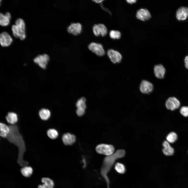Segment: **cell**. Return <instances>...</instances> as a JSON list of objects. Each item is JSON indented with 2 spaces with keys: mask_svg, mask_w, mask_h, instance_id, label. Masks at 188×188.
I'll return each mask as SVG.
<instances>
[{
  "mask_svg": "<svg viewBox=\"0 0 188 188\" xmlns=\"http://www.w3.org/2000/svg\"><path fill=\"white\" fill-rule=\"evenodd\" d=\"M10 131L6 138L10 143L17 146L19 149V154L17 162L21 166L24 167L28 162L23 159V156L26 151V146L22 136L20 133L18 126L16 125H9Z\"/></svg>",
  "mask_w": 188,
  "mask_h": 188,
  "instance_id": "6da1fadb",
  "label": "cell"
},
{
  "mask_svg": "<svg viewBox=\"0 0 188 188\" xmlns=\"http://www.w3.org/2000/svg\"><path fill=\"white\" fill-rule=\"evenodd\" d=\"M125 152L123 149L118 150L112 154L107 156L104 159L103 172L104 175L107 179L108 188L109 187V181L106 177V173L110 170L115 161L118 159L123 157L125 155Z\"/></svg>",
  "mask_w": 188,
  "mask_h": 188,
  "instance_id": "7a4b0ae2",
  "label": "cell"
},
{
  "mask_svg": "<svg viewBox=\"0 0 188 188\" xmlns=\"http://www.w3.org/2000/svg\"><path fill=\"white\" fill-rule=\"evenodd\" d=\"M96 150L98 154L108 156L113 153L115 148L112 145L102 144L97 145L96 147Z\"/></svg>",
  "mask_w": 188,
  "mask_h": 188,
  "instance_id": "3957f363",
  "label": "cell"
},
{
  "mask_svg": "<svg viewBox=\"0 0 188 188\" xmlns=\"http://www.w3.org/2000/svg\"><path fill=\"white\" fill-rule=\"evenodd\" d=\"M49 60V56L46 54H44L38 55L34 58L33 60L34 62L38 64L40 67L45 69Z\"/></svg>",
  "mask_w": 188,
  "mask_h": 188,
  "instance_id": "277c9868",
  "label": "cell"
},
{
  "mask_svg": "<svg viewBox=\"0 0 188 188\" xmlns=\"http://www.w3.org/2000/svg\"><path fill=\"white\" fill-rule=\"evenodd\" d=\"M107 54L113 63H119L121 62L122 56L118 51L113 49H110L108 50Z\"/></svg>",
  "mask_w": 188,
  "mask_h": 188,
  "instance_id": "5b68a950",
  "label": "cell"
},
{
  "mask_svg": "<svg viewBox=\"0 0 188 188\" xmlns=\"http://www.w3.org/2000/svg\"><path fill=\"white\" fill-rule=\"evenodd\" d=\"M165 105L168 109L173 110L179 107L180 103L176 98L174 97H171L167 99Z\"/></svg>",
  "mask_w": 188,
  "mask_h": 188,
  "instance_id": "8992f818",
  "label": "cell"
},
{
  "mask_svg": "<svg viewBox=\"0 0 188 188\" xmlns=\"http://www.w3.org/2000/svg\"><path fill=\"white\" fill-rule=\"evenodd\" d=\"M139 88L141 92L142 93L148 94L152 92L154 87L152 84L150 82L143 80L140 83Z\"/></svg>",
  "mask_w": 188,
  "mask_h": 188,
  "instance_id": "52a82bcc",
  "label": "cell"
},
{
  "mask_svg": "<svg viewBox=\"0 0 188 188\" xmlns=\"http://www.w3.org/2000/svg\"><path fill=\"white\" fill-rule=\"evenodd\" d=\"M67 32L74 36H77L81 33L82 31V26L79 23H73L67 28Z\"/></svg>",
  "mask_w": 188,
  "mask_h": 188,
  "instance_id": "ba28073f",
  "label": "cell"
},
{
  "mask_svg": "<svg viewBox=\"0 0 188 188\" xmlns=\"http://www.w3.org/2000/svg\"><path fill=\"white\" fill-rule=\"evenodd\" d=\"M15 24L19 31V38L21 40L24 39L26 37L25 24L24 21L21 18H18L16 20Z\"/></svg>",
  "mask_w": 188,
  "mask_h": 188,
  "instance_id": "9c48e42d",
  "label": "cell"
},
{
  "mask_svg": "<svg viewBox=\"0 0 188 188\" xmlns=\"http://www.w3.org/2000/svg\"><path fill=\"white\" fill-rule=\"evenodd\" d=\"M151 15L146 9L142 8L138 10L136 13L137 18L143 21L149 20L151 17Z\"/></svg>",
  "mask_w": 188,
  "mask_h": 188,
  "instance_id": "30bf717a",
  "label": "cell"
},
{
  "mask_svg": "<svg viewBox=\"0 0 188 188\" xmlns=\"http://www.w3.org/2000/svg\"><path fill=\"white\" fill-rule=\"evenodd\" d=\"M13 41V39L10 35L7 32H3L0 34V43L3 46L9 45Z\"/></svg>",
  "mask_w": 188,
  "mask_h": 188,
  "instance_id": "8fae6325",
  "label": "cell"
},
{
  "mask_svg": "<svg viewBox=\"0 0 188 188\" xmlns=\"http://www.w3.org/2000/svg\"><path fill=\"white\" fill-rule=\"evenodd\" d=\"M62 140L64 144L67 145L73 144L76 140V137L74 134L69 133L64 134L62 137Z\"/></svg>",
  "mask_w": 188,
  "mask_h": 188,
  "instance_id": "7c38bea8",
  "label": "cell"
},
{
  "mask_svg": "<svg viewBox=\"0 0 188 188\" xmlns=\"http://www.w3.org/2000/svg\"><path fill=\"white\" fill-rule=\"evenodd\" d=\"M166 70L164 66L161 64L155 66L154 72L156 77L159 79H163L164 78Z\"/></svg>",
  "mask_w": 188,
  "mask_h": 188,
  "instance_id": "4fadbf2b",
  "label": "cell"
},
{
  "mask_svg": "<svg viewBox=\"0 0 188 188\" xmlns=\"http://www.w3.org/2000/svg\"><path fill=\"white\" fill-rule=\"evenodd\" d=\"M176 17L179 20H184L188 17V8L186 7H181L176 13Z\"/></svg>",
  "mask_w": 188,
  "mask_h": 188,
  "instance_id": "5bb4252c",
  "label": "cell"
},
{
  "mask_svg": "<svg viewBox=\"0 0 188 188\" xmlns=\"http://www.w3.org/2000/svg\"><path fill=\"white\" fill-rule=\"evenodd\" d=\"M163 148L162 151L164 155L167 156L173 155L174 152V150L170 145L169 143L167 141H164L163 143Z\"/></svg>",
  "mask_w": 188,
  "mask_h": 188,
  "instance_id": "9a60e30c",
  "label": "cell"
},
{
  "mask_svg": "<svg viewBox=\"0 0 188 188\" xmlns=\"http://www.w3.org/2000/svg\"><path fill=\"white\" fill-rule=\"evenodd\" d=\"M6 119L8 123L13 125L17 123L18 120L17 114L13 112H8L6 116Z\"/></svg>",
  "mask_w": 188,
  "mask_h": 188,
  "instance_id": "2e32d148",
  "label": "cell"
},
{
  "mask_svg": "<svg viewBox=\"0 0 188 188\" xmlns=\"http://www.w3.org/2000/svg\"><path fill=\"white\" fill-rule=\"evenodd\" d=\"M0 135L4 138H6L9 133L10 128L8 125L2 122L0 124Z\"/></svg>",
  "mask_w": 188,
  "mask_h": 188,
  "instance_id": "e0dca14e",
  "label": "cell"
},
{
  "mask_svg": "<svg viewBox=\"0 0 188 188\" xmlns=\"http://www.w3.org/2000/svg\"><path fill=\"white\" fill-rule=\"evenodd\" d=\"M39 116L40 118L43 120H46L50 116L51 113L48 109L43 108L40 109L39 113Z\"/></svg>",
  "mask_w": 188,
  "mask_h": 188,
  "instance_id": "ac0fdd59",
  "label": "cell"
},
{
  "mask_svg": "<svg viewBox=\"0 0 188 188\" xmlns=\"http://www.w3.org/2000/svg\"><path fill=\"white\" fill-rule=\"evenodd\" d=\"M41 180L43 183L42 185L44 188H53L54 183L51 179L48 178H43Z\"/></svg>",
  "mask_w": 188,
  "mask_h": 188,
  "instance_id": "d6986e66",
  "label": "cell"
},
{
  "mask_svg": "<svg viewBox=\"0 0 188 188\" xmlns=\"http://www.w3.org/2000/svg\"><path fill=\"white\" fill-rule=\"evenodd\" d=\"M21 172L24 177H28L30 176L33 172V169L30 166H25L23 167L21 170Z\"/></svg>",
  "mask_w": 188,
  "mask_h": 188,
  "instance_id": "ffe728a7",
  "label": "cell"
},
{
  "mask_svg": "<svg viewBox=\"0 0 188 188\" xmlns=\"http://www.w3.org/2000/svg\"><path fill=\"white\" fill-rule=\"evenodd\" d=\"M115 169L118 173L123 174L126 171V168L125 165L122 163L118 162L115 164Z\"/></svg>",
  "mask_w": 188,
  "mask_h": 188,
  "instance_id": "44dd1931",
  "label": "cell"
},
{
  "mask_svg": "<svg viewBox=\"0 0 188 188\" xmlns=\"http://www.w3.org/2000/svg\"><path fill=\"white\" fill-rule=\"evenodd\" d=\"M48 136L52 139L56 138L58 136V131L54 129H50L48 130L47 132Z\"/></svg>",
  "mask_w": 188,
  "mask_h": 188,
  "instance_id": "7402d4cb",
  "label": "cell"
},
{
  "mask_svg": "<svg viewBox=\"0 0 188 188\" xmlns=\"http://www.w3.org/2000/svg\"><path fill=\"white\" fill-rule=\"evenodd\" d=\"M177 135L175 132H171L169 133L166 137L167 141L169 143H173L177 140Z\"/></svg>",
  "mask_w": 188,
  "mask_h": 188,
  "instance_id": "603a6c76",
  "label": "cell"
},
{
  "mask_svg": "<svg viewBox=\"0 0 188 188\" xmlns=\"http://www.w3.org/2000/svg\"><path fill=\"white\" fill-rule=\"evenodd\" d=\"M10 22V19L5 15L1 13L0 14V24L1 25L5 26L8 25Z\"/></svg>",
  "mask_w": 188,
  "mask_h": 188,
  "instance_id": "cb8c5ba5",
  "label": "cell"
},
{
  "mask_svg": "<svg viewBox=\"0 0 188 188\" xmlns=\"http://www.w3.org/2000/svg\"><path fill=\"white\" fill-rule=\"evenodd\" d=\"M85 101L86 99L84 97L78 100L76 104L77 108L85 110L86 108Z\"/></svg>",
  "mask_w": 188,
  "mask_h": 188,
  "instance_id": "d4e9b609",
  "label": "cell"
},
{
  "mask_svg": "<svg viewBox=\"0 0 188 188\" xmlns=\"http://www.w3.org/2000/svg\"><path fill=\"white\" fill-rule=\"evenodd\" d=\"M110 37L112 39H119L121 37V33L119 31L111 30L110 31L109 33Z\"/></svg>",
  "mask_w": 188,
  "mask_h": 188,
  "instance_id": "484cf974",
  "label": "cell"
},
{
  "mask_svg": "<svg viewBox=\"0 0 188 188\" xmlns=\"http://www.w3.org/2000/svg\"><path fill=\"white\" fill-rule=\"evenodd\" d=\"M100 34L102 37L105 36L107 33V30L105 26L103 24H97Z\"/></svg>",
  "mask_w": 188,
  "mask_h": 188,
  "instance_id": "4316f807",
  "label": "cell"
},
{
  "mask_svg": "<svg viewBox=\"0 0 188 188\" xmlns=\"http://www.w3.org/2000/svg\"><path fill=\"white\" fill-rule=\"evenodd\" d=\"M98 44V49L95 53L98 56H102L105 54V51L102 45L100 43Z\"/></svg>",
  "mask_w": 188,
  "mask_h": 188,
  "instance_id": "83f0119b",
  "label": "cell"
},
{
  "mask_svg": "<svg viewBox=\"0 0 188 188\" xmlns=\"http://www.w3.org/2000/svg\"><path fill=\"white\" fill-rule=\"evenodd\" d=\"M98 47V43L92 42L90 43L88 46L89 49L93 52L95 53Z\"/></svg>",
  "mask_w": 188,
  "mask_h": 188,
  "instance_id": "f1b7e54d",
  "label": "cell"
},
{
  "mask_svg": "<svg viewBox=\"0 0 188 188\" xmlns=\"http://www.w3.org/2000/svg\"><path fill=\"white\" fill-rule=\"evenodd\" d=\"M11 30L14 36L16 38L19 37V31L16 25H13L12 26Z\"/></svg>",
  "mask_w": 188,
  "mask_h": 188,
  "instance_id": "f546056e",
  "label": "cell"
},
{
  "mask_svg": "<svg viewBox=\"0 0 188 188\" xmlns=\"http://www.w3.org/2000/svg\"><path fill=\"white\" fill-rule=\"evenodd\" d=\"M180 112L185 117L188 116V106H183L180 109Z\"/></svg>",
  "mask_w": 188,
  "mask_h": 188,
  "instance_id": "4dcf8cb0",
  "label": "cell"
},
{
  "mask_svg": "<svg viewBox=\"0 0 188 188\" xmlns=\"http://www.w3.org/2000/svg\"><path fill=\"white\" fill-rule=\"evenodd\" d=\"M93 31L94 35L96 37L100 35L97 24H95L93 25Z\"/></svg>",
  "mask_w": 188,
  "mask_h": 188,
  "instance_id": "1f68e13d",
  "label": "cell"
},
{
  "mask_svg": "<svg viewBox=\"0 0 188 188\" xmlns=\"http://www.w3.org/2000/svg\"><path fill=\"white\" fill-rule=\"evenodd\" d=\"M85 110L82 109L77 108L76 112L78 115L79 116H81L84 115L85 113Z\"/></svg>",
  "mask_w": 188,
  "mask_h": 188,
  "instance_id": "d6a6232c",
  "label": "cell"
},
{
  "mask_svg": "<svg viewBox=\"0 0 188 188\" xmlns=\"http://www.w3.org/2000/svg\"><path fill=\"white\" fill-rule=\"evenodd\" d=\"M184 61L185 67L187 69H188V56L185 57Z\"/></svg>",
  "mask_w": 188,
  "mask_h": 188,
  "instance_id": "836d02e7",
  "label": "cell"
},
{
  "mask_svg": "<svg viewBox=\"0 0 188 188\" xmlns=\"http://www.w3.org/2000/svg\"><path fill=\"white\" fill-rule=\"evenodd\" d=\"M126 1H127V2L128 3L131 4H132L133 3H136V2L137 1L135 0H126Z\"/></svg>",
  "mask_w": 188,
  "mask_h": 188,
  "instance_id": "e575fe53",
  "label": "cell"
},
{
  "mask_svg": "<svg viewBox=\"0 0 188 188\" xmlns=\"http://www.w3.org/2000/svg\"><path fill=\"white\" fill-rule=\"evenodd\" d=\"M5 15L9 19H10L11 18L10 14L9 12H7L5 13Z\"/></svg>",
  "mask_w": 188,
  "mask_h": 188,
  "instance_id": "d590c367",
  "label": "cell"
},
{
  "mask_svg": "<svg viewBox=\"0 0 188 188\" xmlns=\"http://www.w3.org/2000/svg\"><path fill=\"white\" fill-rule=\"evenodd\" d=\"M103 1H104L103 0H93V1L94 2H95L96 3H100L102 2Z\"/></svg>",
  "mask_w": 188,
  "mask_h": 188,
  "instance_id": "8d00e7d4",
  "label": "cell"
},
{
  "mask_svg": "<svg viewBox=\"0 0 188 188\" xmlns=\"http://www.w3.org/2000/svg\"><path fill=\"white\" fill-rule=\"evenodd\" d=\"M38 188H44L42 185H39L38 186Z\"/></svg>",
  "mask_w": 188,
  "mask_h": 188,
  "instance_id": "74e56055",
  "label": "cell"
}]
</instances>
